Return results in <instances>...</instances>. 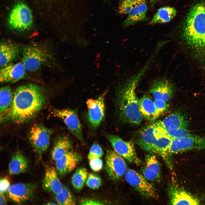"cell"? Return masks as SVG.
Returning <instances> with one entry per match:
<instances>
[{"mask_svg":"<svg viewBox=\"0 0 205 205\" xmlns=\"http://www.w3.org/2000/svg\"><path fill=\"white\" fill-rule=\"evenodd\" d=\"M7 202V199L4 194H0V205H6Z\"/></svg>","mask_w":205,"mask_h":205,"instance_id":"41","label":"cell"},{"mask_svg":"<svg viewBox=\"0 0 205 205\" xmlns=\"http://www.w3.org/2000/svg\"><path fill=\"white\" fill-rule=\"evenodd\" d=\"M105 137L114 150L128 162L137 165L142 164V161L137 155L132 142L124 141L115 135L106 134Z\"/></svg>","mask_w":205,"mask_h":205,"instance_id":"7","label":"cell"},{"mask_svg":"<svg viewBox=\"0 0 205 205\" xmlns=\"http://www.w3.org/2000/svg\"><path fill=\"white\" fill-rule=\"evenodd\" d=\"M10 186V182L7 177L1 178L0 181V193L4 194L7 192Z\"/></svg>","mask_w":205,"mask_h":205,"instance_id":"38","label":"cell"},{"mask_svg":"<svg viewBox=\"0 0 205 205\" xmlns=\"http://www.w3.org/2000/svg\"><path fill=\"white\" fill-rule=\"evenodd\" d=\"M138 104L142 116L147 120L153 121L158 117L154 102L148 96L144 95L140 99Z\"/></svg>","mask_w":205,"mask_h":205,"instance_id":"27","label":"cell"},{"mask_svg":"<svg viewBox=\"0 0 205 205\" xmlns=\"http://www.w3.org/2000/svg\"><path fill=\"white\" fill-rule=\"evenodd\" d=\"M169 204L171 205H199L200 200L189 192L175 184H171L168 188Z\"/></svg>","mask_w":205,"mask_h":205,"instance_id":"16","label":"cell"},{"mask_svg":"<svg viewBox=\"0 0 205 205\" xmlns=\"http://www.w3.org/2000/svg\"><path fill=\"white\" fill-rule=\"evenodd\" d=\"M101 147L97 143L93 144L89 150L88 158L89 160L92 159L100 158L103 155Z\"/></svg>","mask_w":205,"mask_h":205,"instance_id":"34","label":"cell"},{"mask_svg":"<svg viewBox=\"0 0 205 205\" xmlns=\"http://www.w3.org/2000/svg\"><path fill=\"white\" fill-rule=\"evenodd\" d=\"M108 90L107 88L96 99H89L86 102L87 119L91 126L98 127L103 120L105 113L104 100Z\"/></svg>","mask_w":205,"mask_h":205,"instance_id":"10","label":"cell"},{"mask_svg":"<svg viewBox=\"0 0 205 205\" xmlns=\"http://www.w3.org/2000/svg\"><path fill=\"white\" fill-rule=\"evenodd\" d=\"M124 159L114 150L107 151L105 157V169L111 179L116 181L125 175L127 169Z\"/></svg>","mask_w":205,"mask_h":205,"instance_id":"12","label":"cell"},{"mask_svg":"<svg viewBox=\"0 0 205 205\" xmlns=\"http://www.w3.org/2000/svg\"><path fill=\"white\" fill-rule=\"evenodd\" d=\"M79 204L81 205H102L101 202L90 199H84L80 201Z\"/></svg>","mask_w":205,"mask_h":205,"instance_id":"39","label":"cell"},{"mask_svg":"<svg viewBox=\"0 0 205 205\" xmlns=\"http://www.w3.org/2000/svg\"><path fill=\"white\" fill-rule=\"evenodd\" d=\"M82 159L78 153L70 150L56 161V167L59 174L63 176L73 170Z\"/></svg>","mask_w":205,"mask_h":205,"instance_id":"19","label":"cell"},{"mask_svg":"<svg viewBox=\"0 0 205 205\" xmlns=\"http://www.w3.org/2000/svg\"><path fill=\"white\" fill-rule=\"evenodd\" d=\"M177 14L173 7L165 6L159 8L149 22L150 24H160L168 22L172 20Z\"/></svg>","mask_w":205,"mask_h":205,"instance_id":"28","label":"cell"},{"mask_svg":"<svg viewBox=\"0 0 205 205\" xmlns=\"http://www.w3.org/2000/svg\"><path fill=\"white\" fill-rule=\"evenodd\" d=\"M52 131L40 124H36L30 128L28 134V140L36 151L41 155L48 148Z\"/></svg>","mask_w":205,"mask_h":205,"instance_id":"8","label":"cell"},{"mask_svg":"<svg viewBox=\"0 0 205 205\" xmlns=\"http://www.w3.org/2000/svg\"><path fill=\"white\" fill-rule=\"evenodd\" d=\"M42 186L46 191L56 195L60 192L63 186L53 167H47L46 169Z\"/></svg>","mask_w":205,"mask_h":205,"instance_id":"21","label":"cell"},{"mask_svg":"<svg viewBox=\"0 0 205 205\" xmlns=\"http://www.w3.org/2000/svg\"><path fill=\"white\" fill-rule=\"evenodd\" d=\"M153 124L147 125L142 130L136 143L143 150L155 153L154 146L157 139L155 135Z\"/></svg>","mask_w":205,"mask_h":205,"instance_id":"20","label":"cell"},{"mask_svg":"<svg viewBox=\"0 0 205 205\" xmlns=\"http://www.w3.org/2000/svg\"><path fill=\"white\" fill-rule=\"evenodd\" d=\"M121 2H126L131 3L136 5L144 1L145 0H120Z\"/></svg>","mask_w":205,"mask_h":205,"instance_id":"40","label":"cell"},{"mask_svg":"<svg viewBox=\"0 0 205 205\" xmlns=\"http://www.w3.org/2000/svg\"><path fill=\"white\" fill-rule=\"evenodd\" d=\"M52 113L54 116L61 118L72 134L83 144L84 141L81 125L76 110L73 109H53Z\"/></svg>","mask_w":205,"mask_h":205,"instance_id":"11","label":"cell"},{"mask_svg":"<svg viewBox=\"0 0 205 205\" xmlns=\"http://www.w3.org/2000/svg\"><path fill=\"white\" fill-rule=\"evenodd\" d=\"M155 99L167 102L173 97L175 92L173 84L167 78H157L151 83L149 91Z\"/></svg>","mask_w":205,"mask_h":205,"instance_id":"15","label":"cell"},{"mask_svg":"<svg viewBox=\"0 0 205 205\" xmlns=\"http://www.w3.org/2000/svg\"><path fill=\"white\" fill-rule=\"evenodd\" d=\"M158 117L167 110L169 105L166 101H164L155 99L154 101Z\"/></svg>","mask_w":205,"mask_h":205,"instance_id":"35","label":"cell"},{"mask_svg":"<svg viewBox=\"0 0 205 205\" xmlns=\"http://www.w3.org/2000/svg\"><path fill=\"white\" fill-rule=\"evenodd\" d=\"M36 188V185L34 184L17 183L10 186L7 194L13 202L22 204L34 198Z\"/></svg>","mask_w":205,"mask_h":205,"instance_id":"13","label":"cell"},{"mask_svg":"<svg viewBox=\"0 0 205 205\" xmlns=\"http://www.w3.org/2000/svg\"><path fill=\"white\" fill-rule=\"evenodd\" d=\"M47 204V205H52V204H57L55 203L54 202H47L46 204Z\"/></svg>","mask_w":205,"mask_h":205,"instance_id":"43","label":"cell"},{"mask_svg":"<svg viewBox=\"0 0 205 205\" xmlns=\"http://www.w3.org/2000/svg\"><path fill=\"white\" fill-rule=\"evenodd\" d=\"M157 137L154 146L155 153L159 154L167 166L171 170L173 165L169 149L172 138L166 135H162Z\"/></svg>","mask_w":205,"mask_h":205,"instance_id":"22","label":"cell"},{"mask_svg":"<svg viewBox=\"0 0 205 205\" xmlns=\"http://www.w3.org/2000/svg\"><path fill=\"white\" fill-rule=\"evenodd\" d=\"M52 58L50 50L46 45L32 43L24 48L22 63L26 71L33 72L48 63Z\"/></svg>","mask_w":205,"mask_h":205,"instance_id":"4","label":"cell"},{"mask_svg":"<svg viewBox=\"0 0 205 205\" xmlns=\"http://www.w3.org/2000/svg\"><path fill=\"white\" fill-rule=\"evenodd\" d=\"M13 94L9 86L3 87L0 89V117L8 110L12 102Z\"/></svg>","mask_w":205,"mask_h":205,"instance_id":"29","label":"cell"},{"mask_svg":"<svg viewBox=\"0 0 205 205\" xmlns=\"http://www.w3.org/2000/svg\"><path fill=\"white\" fill-rule=\"evenodd\" d=\"M72 141L65 136L58 137L55 141L51 152L52 159L56 161L70 151L72 147Z\"/></svg>","mask_w":205,"mask_h":205,"instance_id":"25","label":"cell"},{"mask_svg":"<svg viewBox=\"0 0 205 205\" xmlns=\"http://www.w3.org/2000/svg\"><path fill=\"white\" fill-rule=\"evenodd\" d=\"M182 32L187 45L198 56L205 58V0H200L190 9Z\"/></svg>","mask_w":205,"mask_h":205,"instance_id":"3","label":"cell"},{"mask_svg":"<svg viewBox=\"0 0 205 205\" xmlns=\"http://www.w3.org/2000/svg\"><path fill=\"white\" fill-rule=\"evenodd\" d=\"M147 10L145 1L136 5L128 14L124 21V25L130 26L144 20L146 18Z\"/></svg>","mask_w":205,"mask_h":205,"instance_id":"26","label":"cell"},{"mask_svg":"<svg viewBox=\"0 0 205 205\" xmlns=\"http://www.w3.org/2000/svg\"><path fill=\"white\" fill-rule=\"evenodd\" d=\"M160 135H166L172 138H179L186 137L192 134L187 129V128H180L165 132H159Z\"/></svg>","mask_w":205,"mask_h":205,"instance_id":"33","label":"cell"},{"mask_svg":"<svg viewBox=\"0 0 205 205\" xmlns=\"http://www.w3.org/2000/svg\"><path fill=\"white\" fill-rule=\"evenodd\" d=\"M55 199L60 205H72L75 204V199L68 187L63 186L58 194L55 195Z\"/></svg>","mask_w":205,"mask_h":205,"instance_id":"31","label":"cell"},{"mask_svg":"<svg viewBox=\"0 0 205 205\" xmlns=\"http://www.w3.org/2000/svg\"><path fill=\"white\" fill-rule=\"evenodd\" d=\"M19 46L15 44L2 42L0 45V65L2 67L11 63L18 57Z\"/></svg>","mask_w":205,"mask_h":205,"instance_id":"23","label":"cell"},{"mask_svg":"<svg viewBox=\"0 0 205 205\" xmlns=\"http://www.w3.org/2000/svg\"><path fill=\"white\" fill-rule=\"evenodd\" d=\"M150 3L152 5H154L155 3L158 1V0H149Z\"/></svg>","mask_w":205,"mask_h":205,"instance_id":"42","label":"cell"},{"mask_svg":"<svg viewBox=\"0 0 205 205\" xmlns=\"http://www.w3.org/2000/svg\"><path fill=\"white\" fill-rule=\"evenodd\" d=\"M127 182L144 198L157 199L158 198L153 185L140 173L131 169H127L125 175Z\"/></svg>","mask_w":205,"mask_h":205,"instance_id":"5","label":"cell"},{"mask_svg":"<svg viewBox=\"0 0 205 205\" xmlns=\"http://www.w3.org/2000/svg\"><path fill=\"white\" fill-rule=\"evenodd\" d=\"M27 159L19 151L15 153L12 157L9 165L10 174L17 175L25 172L28 169Z\"/></svg>","mask_w":205,"mask_h":205,"instance_id":"24","label":"cell"},{"mask_svg":"<svg viewBox=\"0 0 205 205\" xmlns=\"http://www.w3.org/2000/svg\"><path fill=\"white\" fill-rule=\"evenodd\" d=\"M195 149H205V136L191 134L186 137L172 138L169 151L171 155Z\"/></svg>","mask_w":205,"mask_h":205,"instance_id":"9","label":"cell"},{"mask_svg":"<svg viewBox=\"0 0 205 205\" xmlns=\"http://www.w3.org/2000/svg\"><path fill=\"white\" fill-rule=\"evenodd\" d=\"M153 124L156 131L163 132L180 128H187L188 122L180 112H174L162 120Z\"/></svg>","mask_w":205,"mask_h":205,"instance_id":"14","label":"cell"},{"mask_svg":"<svg viewBox=\"0 0 205 205\" xmlns=\"http://www.w3.org/2000/svg\"><path fill=\"white\" fill-rule=\"evenodd\" d=\"M0 72L1 83H14L23 79L26 71L22 63H10L1 67Z\"/></svg>","mask_w":205,"mask_h":205,"instance_id":"17","label":"cell"},{"mask_svg":"<svg viewBox=\"0 0 205 205\" xmlns=\"http://www.w3.org/2000/svg\"><path fill=\"white\" fill-rule=\"evenodd\" d=\"M46 99L43 90L37 85L30 83L18 87L14 93L10 108L0 117L1 122L11 121L21 124L27 122L38 113Z\"/></svg>","mask_w":205,"mask_h":205,"instance_id":"1","label":"cell"},{"mask_svg":"<svg viewBox=\"0 0 205 205\" xmlns=\"http://www.w3.org/2000/svg\"><path fill=\"white\" fill-rule=\"evenodd\" d=\"M135 6L130 3L121 2L119 8V13L122 14H128Z\"/></svg>","mask_w":205,"mask_h":205,"instance_id":"37","label":"cell"},{"mask_svg":"<svg viewBox=\"0 0 205 205\" xmlns=\"http://www.w3.org/2000/svg\"><path fill=\"white\" fill-rule=\"evenodd\" d=\"M141 171L142 175L148 181H157L160 180L161 175L160 164L153 153L146 155Z\"/></svg>","mask_w":205,"mask_h":205,"instance_id":"18","label":"cell"},{"mask_svg":"<svg viewBox=\"0 0 205 205\" xmlns=\"http://www.w3.org/2000/svg\"><path fill=\"white\" fill-rule=\"evenodd\" d=\"M8 21L10 26L13 29H27L31 26L33 22L31 11L25 3L19 2L11 10Z\"/></svg>","mask_w":205,"mask_h":205,"instance_id":"6","label":"cell"},{"mask_svg":"<svg viewBox=\"0 0 205 205\" xmlns=\"http://www.w3.org/2000/svg\"><path fill=\"white\" fill-rule=\"evenodd\" d=\"M86 183L87 185L89 188L96 189L101 186L102 181L101 178L98 175L91 173L88 175Z\"/></svg>","mask_w":205,"mask_h":205,"instance_id":"32","label":"cell"},{"mask_svg":"<svg viewBox=\"0 0 205 205\" xmlns=\"http://www.w3.org/2000/svg\"><path fill=\"white\" fill-rule=\"evenodd\" d=\"M88 175L87 171L85 168L81 167L77 169L71 177V183L74 188L78 191L81 190Z\"/></svg>","mask_w":205,"mask_h":205,"instance_id":"30","label":"cell"},{"mask_svg":"<svg viewBox=\"0 0 205 205\" xmlns=\"http://www.w3.org/2000/svg\"><path fill=\"white\" fill-rule=\"evenodd\" d=\"M150 65L147 62L138 72L116 87V108L119 118L123 122L137 125L142 120L135 90Z\"/></svg>","mask_w":205,"mask_h":205,"instance_id":"2","label":"cell"},{"mask_svg":"<svg viewBox=\"0 0 205 205\" xmlns=\"http://www.w3.org/2000/svg\"><path fill=\"white\" fill-rule=\"evenodd\" d=\"M89 160L90 167L94 171H99L102 169L103 162L100 158L93 159Z\"/></svg>","mask_w":205,"mask_h":205,"instance_id":"36","label":"cell"}]
</instances>
